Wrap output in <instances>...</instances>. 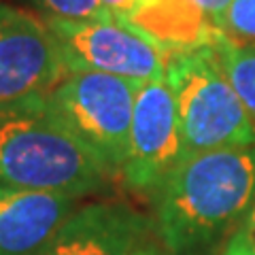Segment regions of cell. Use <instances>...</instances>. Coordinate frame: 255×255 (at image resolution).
Here are the masks:
<instances>
[{
    "instance_id": "9c48e42d",
    "label": "cell",
    "mask_w": 255,
    "mask_h": 255,
    "mask_svg": "<svg viewBox=\"0 0 255 255\" xmlns=\"http://www.w3.org/2000/svg\"><path fill=\"white\" fill-rule=\"evenodd\" d=\"M77 202L66 194L0 185V255H41Z\"/></svg>"
},
{
    "instance_id": "5b68a950",
    "label": "cell",
    "mask_w": 255,
    "mask_h": 255,
    "mask_svg": "<svg viewBox=\"0 0 255 255\" xmlns=\"http://www.w3.org/2000/svg\"><path fill=\"white\" fill-rule=\"evenodd\" d=\"M66 73H102L134 83L166 77L168 53L119 19H45Z\"/></svg>"
},
{
    "instance_id": "52a82bcc",
    "label": "cell",
    "mask_w": 255,
    "mask_h": 255,
    "mask_svg": "<svg viewBox=\"0 0 255 255\" xmlns=\"http://www.w3.org/2000/svg\"><path fill=\"white\" fill-rule=\"evenodd\" d=\"M64 75L66 68L47 21L0 2V109L51 92Z\"/></svg>"
},
{
    "instance_id": "6da1fadb",
    "label": "cell",
    "mask_w": 255,
    "mask_h": 255,
    "mask_svg": "<svg viewBox=\"0 0 255 255\" xmlns=\"http://www.w3.org/2000/svg\"><path fill=\"white\" fill-rule=\"evenodd\" d=\"M151 198L155 236L170 255L223 247L255 202V145L185 155Z\"/></svg>"
},
{
    "instance_id": "277c9868",
    "label": "cell",
    "mask_w": 255,
    "mask_h": 255,
    "mask_svg": "<svg viewBox=\"0 0 255 255\" xmlns=\"http://www.w3.org/2000/svg\"><path fill=\"white\" fill-rule=\"evenodd\" d=\"M138 83L102 73H66L49 92L55 111L73 134L119 177L130 147Z\"/></svg>"
},
{
    "instance_id": "7a4b0ae2",
    "label": "cell",
    "mask_w": 255,
    "mask_h": 255,
    "mask_svg": "<svg viewBox=\"0 0 255 255\" xmlns=\"http://www.w3.org/2000/svg\"><path fill=\"white\" fill-rule=\"evenodd\" d=\"M111 179L105 164L64 124L47 94L0 109V185L81 200Z\"/></svg>"
},
{
    "instance_id": "8fae6325",
    "label": "cell",
    "mask_w": 255,
    "mask_h": 255,
    "mask_svg": "<svg viewBox=\"0 0 255 255\" xmlns=\"http://www.w3.org/2000/svg\"><path fill=\"white\" fill-rule=\"evenodd\" d=\"M215 53L223 73L228 75L230 83L255 122V47L236 43L223 34L215 47Z\"/></svg>"
},
{
    "instance_id": "ba28073f",
    "label": "cell",
    "mask_w": 255,
    "mask_h": 255,
    "mask_svg": "<svg viewBox=\"0 0 255 255\" xmlns=\"http://www.w3.org/2000/svg\"><path fill=\"white\" fill-rule=\"evenodd\" d=\"M155 234L153 219L126 202L77 206L41 255H132Z\"/></svg>"
},
{
    "instance_id": "3957f363",
    "label": "cell",
    "mask_w": 255,
    "mask_h": 255,
    "mask_svg": "<svg viewBox=\"0 0 255 255\" xmlns=\"http://www.w3.org/2000/svg\"><path fill=\"white\" fill-rule=\"evenodd\" d=\"M166 81L179 113L183 157L255 145V122L223 73L213 47L170 53Z\"/></svg>"
},
{
    "instance_id": "8992f818",
    "label": "cell",
    "mask_w": 255,
    "mask_h": 255,
    "mask_svg": "<svg viewBox=\"0 0 255 255\" xmlns=\"http://www.w3.org/2000/svg\"><path fill=\"white\" fill-rule=\"evenodd\" d=\"M181 159V126L168 81L164 77L138 83L130 147L119 177L132 191L151 196Z\"/></svg>"
},
{
    "instance_id": "30bf717a",
    "label": "cell",
    "mask_w": 255,
    "mask_h": 255,
    "mask_svg": "<svg viewBox=\"0 0 255 255\" xmlns=\"http://www.w3.org/2000/svg\"><path fill=\"white\" fill-rule=\"evenodd\" d=\"M124 23L168 55L206 47L215 49L223 36L196 0H134Z\"/></svg>"
},
{
    "instance_id": "7c38bea8",
    "label": "cell",
    "mask_w": 255,
    "mask_h": 255,
    "mask_svg": "<svg viewBox=\"0 0 255 255\" xmlns=\"http://www.w3.org/2000/svg\"><path fill=\"white\" fill-rule=\"evenodd\" d=\"M43 19H115L102 0H26Z\"/></svg>"
},
{
    "instance_id": "9a60e30c",
    "label": "cell",
    "mask_w": 255,
    "mask_h": 255,
    "mask_svg": "<svg viewBox=\"0 0 255 255\" xmlns=\"http://www.w3.org/2000/svg\"><path fill=\"white\" fill-rule=\"evenodd\" d=\"M198 4H200V9L209 15L211 21L221 30V21H223V15H226L228 6L232 0H196Z\"/></svg>"
},
{
    "instance_id": "4fadbf2b",
    "label": "cell",
    "mask_w": 255,
    "mask_h": 255,
    "mask_svg": "<svg viewBox=\"0 0 255 255\" xmlns=\"http://www.w3.org/2000/svg\"><path fill=\"white\" fill-rule=\"evenodd\" d=\"M221 32L236 43L255 47V0H232L223 15Z\"/></svg>"
},
{
    "instance_id": "5bb4252c",
    "label": "cell",
    "mask_w": 255,
    "mask_h": 255,
    "mask_svg": "<svg viewBox=\"0 0 255 255\" xmlns=\"http://www.w3.org/2000/svg\"><path fill=\"white\" fill-rule=\"evenodd\" d=\"M221 255H255V202L223 243Z\"/></svg>"
},
{
    "instance_id": "2e32d148",
    "label": "cell",
    "mask_w": 255,
    "mask_h": 255,
    "mask_svg": "<svg viewBox=\"0 0 255 255\" xmlns=\"http://www.w3.org/2000/svg\"><path fill=\"white\" fill-rule=\"evenodd\" d=\"M132 255H170V251L166 249V247H164L162 243H159L157 238L151 236V238H147V241L142 243V245H140L138 249L134 251Z\"/></svg>"
},
{
    "instance_id": "e0dca14e",
    "label": "cell",
    "mask_w": 255,
    "mask_h": 255,
    "mask_svg": "<svg viewBox=\"0 0 255 255\" xmlns=\"http://www.w3.org/2000/svg\"><path fill=\"white\" fill-rule=\"evenodd\" d=\"M102 2H105V4H107V9L115 15V19L124 21V19H126V15L130 13V9H132L134 0H102Z\"/></svg>"
}]
</instances>
